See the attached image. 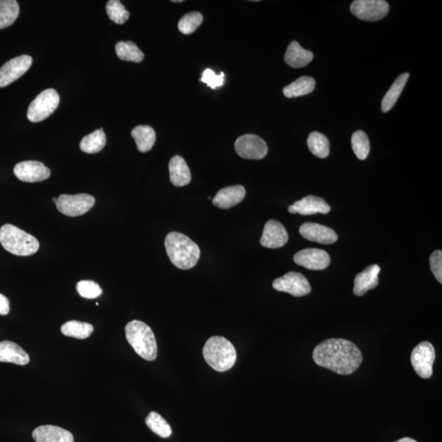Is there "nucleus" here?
<instances>
[{"label":"nucleus","mask_w":442,"mask_h":442,"mask_svg":"<svg viewBox=\"0 0 442 442\" xmlns=\"http://www.w3.org/2000/svg\"><path fill=\"white\" fill-rule=\"evenodd\" d=\"M296 264L312 270H321L328 267L330 256L322 249L308 248L300 251L294 256Z\"/></svg>","instance_id":"14"},{"label":"nucleus","mask_w":442,"mask_h":442,"mask_svg":"<svg viewBox=\"0 0 442 442\" xmlns=\"http://www.w3.org/2000/svg\"><path fill=\"white\" fill-rule=\"evenodd\" d=\"M314 54L311 51H309L302 48L299 43L293 41L287 47L285 60L287 65L294 68H302L308 65L310 63Z\"/></svg>","instance_id":"23"},{"label":"nucleus","mask_w":442,"mask_h":442,"mask_svg":"<svg viewBox=\"0 0 442 442\" xmlns=\"http://www.w3.org/2000/svg\"><path fill=\"white\" fill-rule=\"evenodd\" d=\"M19 12V4L16 0H0V30L14 24Z\"/></svg>","instance_id":"27"},{"label":"nucleus","mask_w":442,"mask_h":442,"mask_svg":"<svg viewBox=\"0 0 442 442\" xmlns=\"http://www.w3.org/2000/svg\"><path fill=\"white\" fill-rule=\"evenodd\" d=\"M396 442H418L414 439H410V437H404V439H400Z\"/></svg>","instance_id":"40"},{"label":"nucleus","mask_w":442,"mask_h":442,"mask_svg":"<svg viewBox=\"0 0 442 442\" xmlns=\"http://www.w3.org/2000/svg\"><path fill=\"white\" fill-rule=\"evenodd\" d=\"M10 311V303L5 296L0 294V316H6Z\"/></svg>","instance_id":"39"},{"label":"nucleus","mask_w":442,"mask_h":442,"mask_svg":"<svg viewBox=\"0 0 442 442\" xmlns=\"http://www.w3.org/2000/svg\"><path fill=\"white\" fill-rule=\"evenodd\" d=\"M170 179L177 187H184L191 181V173L184 158L175 156L169 163Z\"/></svg>","instance_id":"22"},{"label":"nucleus","mask_w":442,"mask_h":442,"mask_svg":"<svg viewBox=\"0 0 442 442\" xmlns=\"http://www.w3.org/2000/svg\"><path fill=\"white\" fill-rule=\"evenodd\" d=\"M115 53L123 61L140 63L144 58V54L135 43L131 41H120L115 45Z\"/></svg>","instance_id":"29"},{"label":"nucleus","mask_w":442,"mask_h":442,"mask_svg":"<svg viewBox=\"0 0 442 442\" xmlns=\"http://www.w3.org/2000/svg\"><path fill=\"white\" fill-rule=\"evenodd\" d=\"M60 102L59 94L54 89H47L41 92L30 104L27 118L30 122L36 123L44 121L58 109Z\"/></svg>","instance_id":"6"},{"label":"nucleus","mask_w":442,"mask_h":442,"mask_svg":"<svg viewBox=\"0 0 442 442\" xmlns=\"http://www.w3.org/2000/svg\"><path fill=\"white\" fill-rule=\"evenodd\" d=\"M200 80L201 82L207 84L210 88L216 89L224 85L225 73L221 72L220 75H217L214 71L208 68L203 71Z\"/></svg>","instance_id":"37"},{"label":"nucleus","mask_w":442,"mask_h":442,"mask_svg":"<svg viewBox=\"0 0 442 442\" xmlns=\"http://www.w3.org/2000/svg\"><path fill=\"white\" fill-rule=\"evenodd\" d=\"M173 3H182L184 1H183V0H174V1H173Z\"/></svg>","instance_id":"41"},{"label":"nucleus","mask_w":442,"mask_h":442,"mask_svg":"<svg viewBox=\"0 0 442 442\" xmlns=\"http://www.w3.org/2000/svg\"><path fill=\"white\" fill-rule=\"evenodd\" d=\"M53 201H54V203L56 204V203H57V201H58V197H54Z\"/></svg>","instance_id":"42"},{"label":"nucleus","mask_w":442,"mask_h":442,"mask_svg":"<svg viewBox=\"0 0 442 442\" xmlns=\"http://www.w3.org/2000/svg\"><path fill=\"white\" fill-rule=\"evenodd\" d=\"M14 175L21 181L37 183L49 179L51 171L41 162H21L14 167Z\"/></svg>","instance_id":"13"},{"label":"nucleus","mask_w":442,"mask_h":442,"mask_svg":"<svg viewBox=\"0 0 442 442\" xmlns=\"http://www.w3.org/2000/svg\"><path fill=\"white\" fill-rule=\"evenodd\" d=\"M76 290L78 291L80 297L87 299H94L102 293V290L97 283L91 280L80 281L76 285Z\"/></svg>","instance_id":"36"},{"label":"nucleus","mask_w":442,"mask_h":442,"mask_svg":"<svg viewBox=\"0 0 442 442\" xmlns=\"http://www.w3.org/2000/svg\"><path fill=\"white\" fill-rule=\"evenodd\" d=\"M380 266L372 265L364 269L355 278L354 294L359 297L366 294L368 291L375 289L379 285Z\"/></svg>","instance_id":"18"},{"label":"nucleus","mask_w":442,"mask_h":442,"mask_svg":"<svg viewBox=\"0 0 442 442\" xmlns=\"http://www.w3.org/2000/svg\"><path fill=\"white\" fill-rule=\"evenodd\" d=\"M330 206L321 197L313 195L305 197L302 200L296 201L290 206L289 212L291 214L299 213L302 216H309L317 213L328 214L330 212Z\"/></svg>","instance_id":"17"},{"label":"nucleus","mask_w":442,"mask_h":442,"mask_svg":"<svg viewBox=\"0 0 442 442\" xmlns=\"http://www.w3.org/2000/svg\"><path fill=\"white\" fill-rule=\"evenodd\" d=\"M203 353L206 362L217 372L230 370L237 360L234 346L224 337L209 338L205 343Z\"/></svg>","instance_id":"3"},{"label":"nucleus","mask_w":442,"mask_h":442,"mask_svg":"<svg viewBox=\"0 0 442 442\" xmlns=\"http://www.w3.org/2000/svg\"><path fill=\"white\" fill-rule=\"evenodd\" d=\"M0 243L6 251L19 256L34 255L40 248L36 238L10 224L0 229Z\"/></svg>","instance_id":"5"},{"label":"nucleus","mask_w":442,"mask_h":442,"mask_svg":"<svg viewBox=\"0 0 442 442\" xmlns=\"http://www.w3.org/2000/svg\"><path fill=\"white\" fill-rule=\"evenodd\" d=\"M313 360L319 366L341 375H349L357 371L363 362L358 346L346 339H328L313 351Z\"/></svg>","instance_id":"1"},{"label":"nucleus","mask_w":442,"mask_h":442,"mask_svg":"<svg viewBox=\"0 0 442 442\" xmlns=\"http://www.w3.org/2000/svg\"><path fill=\"white\" fill-rule=\"evenodd\" d=\"M126 337L135 353L142 358L153 362L157 358V345L155 336L148 325L140 320H133L126 326Z\"/></svg>","instance_id":"4"},{"label":"nucleus","mask_w":442,"mask_h":442,"mask_svg":"<svg viewBox=\"0 0 442 442\" xmlns=\"http://www.w3.org/2000/svg\"><path fill=\"white\" fill-rule=\"evenodd\" d=\"M234 148L239 157L250 160L263 159L268 153V146L261 137L244 135L236 140Z\"/></svg>","instance_id":"11"},{"label":"nucleus","mask_w":442,"mask_h":442,"mask_svg":"<svg viewBox=\"0 0 442 442\" xmlns=\"http://www.w3.org/2000/svg\"><path fill=\"white\" fill-rule=\"evenodd\" d=\"M316 80L311 76H302L293 83L283 88V92L287 98H297L307 96L314 91Z\"/></svg>","instance_id":"25"},{"label":"nucleus","mask_w":442,"mask_h":442,"mask_svg":"<svg viewBox=\"0 0 442 442\" xmlns=\"http://www.w3.org/2000/svg\"><path fill=\"white\" fill-rule=\"evenodd\" d=\"M32 437L36 442H74V437L69 431L53 425L36 428L32 432Z\"/></svg>","instance_id":"19"},{"label":"nucleus","mask_w":442,"mask_h":442,"mask_svg":"<svg viewBox=\"0 0 442 442\" xmlns=\"http://www.w3.org/2000/svg\"><path fill=\"white\" fill-rule=\"evenodd\" d=\"M351 11L359 19L376 21L387 16L389 4L384 0H355L351 4Z\"/></svg>","instance_id":"9"},{"label":"nucleus","mask_w":442,"mask_h":442,"mask_svg":"<svg viewBox=\"0 0 442 442\" xmlns=\"http://www.w3.org/2000/svg\"><path fill=\"white\" fill-rule=\"evenodd\" d=\"M165 247L171 263L180 269H192L199 260L201 252L197 244L178 232L166 235Z\"/></svg>","instance_id":"2"},{"label":"nucleus","mask_w":442,"mask_h":442,"mask_svg":"<svg viewBox=\"0 0 442 442\" xmlns=\"http://www.w3.org/2000/svg\"><path fill=\"white\" fill-rule=\"evenodd\" d=\"M307 145L315 156L326 158L329 154V141L325 135L319 132H312L307 139Z\"/></svg>","instance_id":"31"},{"label":"nucleus","mask_w":442,"mask_h":442,"mask_svg":"<svg viewBox=\"0 0 442 442\" xmlns=\"http://www.w3.org/2000/svg\"><path fill=\"white\" fill-rule=\"evenodd\" d=\"M274 289L293 295L294 297H303L311 293V287L307 278L298 272H289L273 282Z\"/></svg>","instance_id":"10"},{"label":"nucleus","mask_w":442,"mask_h":442,"mask_svg":"<svg viewBox=\"0 0 442 442\" xmlns=\"http://www.w3.org/2000/svg\"><path fill=\"white\" fill-rule=\"evenodd\" d=\"M107 16L113 23L122 25L130 18V12L119 0H110L107 3Z\"/></svg>","instance_id":"34"},{"label":"nucleus","mask_w":442,"mask_h":442,"mask_svg":"<svg viewBox=\"0 0 442 442\" xmlns=\"http://www.w3.org/2000/svg\"><path fill=\"white\" fill-rule=\"evenodd\" d=\"M409 73H403L399 76L392 87L389 89L387 93L385 94L383 102H382V111L384 113H388L396 104L399 97H400L403 89H404L409 79Z\"/></svg>","instance_id":"26"},{"label":"nucleus","mask_w":442,"mask_h":442,"mask_svg":"<svg viewBox=\"0 0 442 442\" xmlns=\"http://www.w3.org/2000/svg\"><path fill=\"white\" fill-rule=\"evenodd\" d=\"M96 203V199L91 195L79 194L76 195H62L58 197L57 208L67 217H76L88 212Z\"/></svg>","instance_id":"7"},{"label":"nucleus","mask_w":442,"mask_h":442,"mask_svg":"<svg viewBox=\"0 0 442 442\" xmlns=\"http://www.w3.org/2000/svg\"><path fill=\"white\" fill-rule=\"evenodd\" d=\"M131 135L135 141L137 148L141 153H147L153 147L156 141V133L149 126H139L133 129Z\"/></svg>","instance_id":"24"},{"label":"nucleus","mask_w":442,"mask_h":442,"mask_svg":"<svg viewBox=\"0 0 442 442\" xmlns=\"http://www.w3.org/2000/svg\"><path fill=\"white\" fill-rule=\"evenodd\" d=\"M289 240V234L280 222L270 220L266 222L261 244L267 248H280L285 245Z\"/></svg>","instance_id":"15"},{"label":"nucleus","mask_w":442,"mask_h":442,"mask_svg":"<svg viewBox=\"0 0 442 442\" xmlns=\"http://www.w3.org/2000/svg\"><path fill=\"white\" fill-rule=\"evenodd\" d=\"M436 358L434 346L432 343H420L411 353V364L415 371L422 379H429L432 375L433 363Z\"/></svg>","instance_id":"8"},{"label":"nucleus","mask_w":442,"mask_h":442,"mask_svg":"<svg viewBox=\"0 0 442 442\" xmlns=\"http://www.w3.org/2000/svg\"><path fill=\"white\" fill-rule=\"evenodd\" d=\"M203 16L199 12H192L182 16L179 20L178 27L184 35L194 33L203 23Z\"/></svg>","instance_id":"35"},{"label":"nucleus","mask_w":442,"mask_h":442,"mask_svg":"<svg viewBox=\"0 0 442 442\" xmlns=\"http://www.w3.org/2000/svg\"><path fill=\"white\" fill-rule=\"evenodd\" d=\"M106 134L102 129L97 130L87 136H85L80 144L81 151L93 154L102 151L106 145Z\"/></svg>","instance_id":"28"},{"label":"nucleus","mask_w":442,"mask_h":442,"mask_svg":"<svg viewBox=\"0 0 442 442\" xmlns=\"http://www.w3.org/2000/svg\"><path fill=\"white\" fill-rule=\"evenodd\" d=\"M245 195V188L242 186L225 187L217 192L212 203L219 208L229 209L241 203Z\"/></svg>","instance_id":"20"},{"label":"nucleus","mask_w":442,"mask_h":442,"mask_svg":"<svg viewBox=\"0 0 442 442\" xmlns=\"http://www.w3.org/2000/svg\"><path fill=\"white\" fill-rule=\"evenodd\" d=\"M145 422L154 433L162 439H168L173 433L170 424L157 412H151L146 418Z\"/></svg>","instance_id":"32"},{"label":"nucleus","mask_w":442,"mask_h":442,"mask_svg":"<svg viewBox=\"0 0 442 442\" xmlns=\"http://www.w3.org/2000/svg\"><path fill=\"white\" fill-rule=\"evenodd\" d=\"M32 58L21 55L12 58L0 68V88L8 87L23 76L32 65Z\"/></svg>","instance_id":"12"},{"label":"nucleus","mask_w":442,"mask_h":442,"mask_svg":"<svg viewBox=\"0 0 442 442\" xmlns=\"http://www.w3.org/2000/svg\"><path fill=\"white\" fill-rule=\"evenodd\" d=\"M430 267L437 280L442 283V252L435 251L430 256Z\"/></svg>","instance_id":"38"},{"label":"nucleus","mask_w":442,"mask_h":442,"mask_svg":"<svg viewBox=\"0 0 442 442\" xmlns=\"http://www.w3.org/2000/svg\"><path fill=\"white\" fill-rule=\"evenodd\" d=\"M30 356L20 346L10 341L0 342V362H7L25 366Z\"/></svg>","instance_id":"21"},{"label":"nucleus","mask_w":442,"mask_h":442,"mask_svg":"<svg viewBox=\"0 0 442 442\" xmlns=\"http://www.w3.org/2000/svg\"><path fill=\"white\" fill-rule=\"evenodd\" d=\"M300 234L309 241L321 244H332L337 241L338 235L327 226L316 223H305L299 230Z\"/></svg>","instance_id":"16"},{"label":"nucleus","mask_w":442,"mask_h":442,"mask_svg":"<svg viewBox=\"0 0 442 442\" xmlns=\"http://www.w3.org/2000/svg\"><path fill=\"white\" fill-rule=\"evenodd\" d=\"M353 149L360 160L366 159L371 151V143L368 135L362 131H357L351 137Z\"/></svg>","instance_id":"33"},{"label":"nucleus","mask_w":442,"mask_h":442,"mask_svg":"<svg viewBox=\"0 0 442 442\" xmlns=\"http://www.w3.org/2000/svg\"><path fill=\"white\" fill-rule=\"evenodd\" d=\"M61 331L67 337L85 339L91 335L93 327L92 324L84 322L71 320L62 326Z\"/></svg>","instance_id":"30"}]
</instances>
